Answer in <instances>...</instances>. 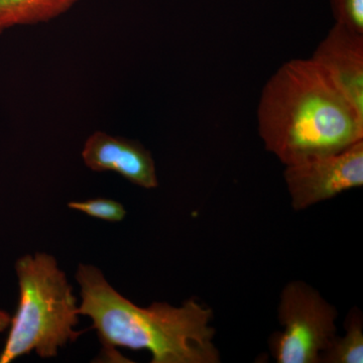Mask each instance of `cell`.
<instances>
[{
  "label": "cell",
  "mask_w": 363,
  "mask_h": 363,
  "mask_svg": "<svg viewBox=\"0 0 363 363\" xmlns=\"http://www.w3.org/2000/svg\"><path fill=\"white\" fill-rule=\"evenodd\" d=\"M257 123L264 147L285 166L363 140V117L311 58L290 60L269 78Z\"/></svg>",
  "instance_id": "obj_1"
},
{
  "label": "cell",
  "mask_w": 363,
  "mask_h": 363,
  "mask_svg": "<svg viewBox=\"0 0 363 363\" xmlns=\"http://www.w3.org/2000/svg\"><path fill=\"white\" fill-rule=\"evenodd\" d=\"M76 279L82 303L79 315L92 319L105 354L117 359L116 347L145 350L152 363H219L214 343L213 311L195 298L181 307L155 302L142 308L116 292L100 269L80 264Z\"/></svg>",
  "instance_id": "obj_2"
},
{
  "label": "cell",
  "mask_w": 363,
  "mask_h": 363,
  "mask_svg": "<svg viewBox=\"0 0 363 363\" xmlns=\"http://www.w3.org/2000/svg\"><path fill=\"white\" fill-rule=\"evenodd\" d=\"M16 269L20 303L11 318L0 363L13 362L32 351L42 358L55 357L59 347L84 333L74 330L79 307L73 289L57 260L47 253L25 255L16 262Z\"/></svg>",
  "instance_id": "obj_3"
},
{
  "label": "cell",
  "mask_w": 363,
  "mask_h": 363,
  "mask_svg": "<svg viewBox=\"0 0 363 363\" xmlns=\"http://www.w3.org/2000/svg\"><path fill=\"white\" fill-rule=\"evenodd\" d=\"M338 312L316 289L303 281L286 284L279 296L278 321L269 350L278 363H320L337 335Z\"/></svg>",
  "instance_id": "obj_4"
},
{
  "label": "cell",
  "mask_w": 363,
  "mask_h": 363,
  "mask_svg": "<svg viewBox=\"0 0 363 363\" xmlns=\"http://www.w3.org/2000/svg\"><path fill=\"white\" fill-rule=\"evenodd\" d=\"M284 179L296 211L362 187L363 140L334 154L288 164Z\"/></svg>",
  "instance_id": "obj_5"
},
{
  "label": "cell",
  "mask_w": 363,
  "mask_h": 363,
  "mask_svg": "<svg viewBox=\"0 0 363 363\" xmlns=\"http://www.w3.org/2000/svg\"><path fill=\"white\" fill-rule=\"evenodd\" d=\"M311 59L363 117V35L335 23Z\"/></svg>",
  "instance_id": "obj_6"
},
{
  "label": "cell",
  "mask_w": 363,
  "mask_h": 363,
  "mask_svg": "<svg viewBox=\"0 0 363 363\" xmlns=\"http://www.w3.org/2000/svg\"><path fill=\"white\" fill-rule=\"evenodd\" d=\"M82 159L92 171L114 172L145 189L159 186L152 154L135 140L96 131L86 140Z\"/></svg>",
  "instance_id": "obj_7"
},
{
  "label": "cell",
  "mask_w": 363,
  "mask_h": 363,
  "mask_svg": "<svg viewBox=\"0 0 363 363\" xmlns=\"http://www.w3.org/2000/svg\"><path fill=\"white\" fill-rule=\"evenodd\" d=\"M80 0H0V35L59 18Z\"/></svg>",
  "instance_id": "obj_8"
},
{
  "label": "cell",
  "mask_w": 363,
  "mask_h": 363,
  "mask_svg": "<svg viewBox=\"0 0 363 363\" xmlns=\"http://www.w3.org/2000/svg\"><path fill=\"white\" fill-rule=\"evenodd\" d=\"M345 335H336L320 357V363L363 362V317L352 308L345 319Z\"/></svg>",
  "instance_id": "obj_9"
},
{
  "label": "cell",
  "mask_w": 363,
  "mask_h": 363,
  "mask_svg": "<svg viewBox=\"0 0 363 363\" xmlns=\"http://www.w3.org/2000/svg\"><path fill=\"white\" fill-rule=\"evenodd\" d=\"M68 207L83 212L88 216L108 222L123 221L126 215L125 209L121 203L104 198L71 202L69 203Z\"/></svg>",
  "instance_id": "obj_10"
},
{
  "label": "cell",
  "mask_w": 363,
  "mask_h": 363,
  "mask_svg": "<svg viewBox=\"0 0 363 363\" xmlns=\"http://www.w3.org/2000/svg\"><path fill=\"white\" fill-rule=\"evenodd\" d=\"M335 23L363 35V0H330Z\"/></svg>",
  "instance_id": "obj_11"
},
{
  "label": "cell",
  "mask_w": 363,
  "mask_h": 363,
  "mask_svg": "<svg viewBox=\"0 0 363 363\" xmlns=\"http://www.w3.org/2000/svg\"><path fill=\"white\" fill-rule=\"evenodd\" d=\"M11 317L9 316V313L0 310V333L6 330L9 324H11Z\"/></svg>",
  "instance_id": "obj_12"
}]
</instances>
